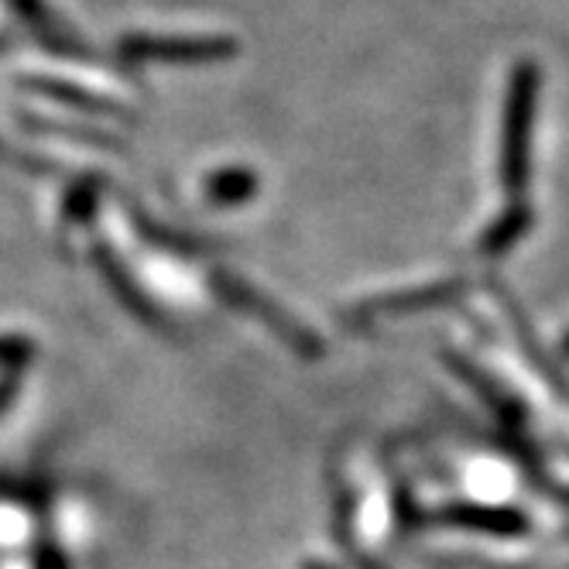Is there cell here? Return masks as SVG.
Segmentation results:
<instances>
[{"mask_svg": "<svg viewBox=\"0 0 569 569\" xmlns=\"http://www.w3.org/2000/svg\"><path fill=\"white\" fill-rule=\"evenodd\" d=\"M128 49H138L131 56H151V59H220L227 56V42H166V38H138V42H128Z\"/></svg>", "mask_w": 569, "mask_h": 569, "instance_id": "1", "label": "cell"}]
</instances>
